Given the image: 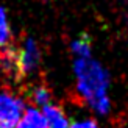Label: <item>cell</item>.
Returning a JSON list of instances; mask_svg holds the SVG:
<instances>
[{
  "instance_id": "cell-5",
  "label": "cell",
  "mask_w": 128,
  "mask_h": 128,
  "mask_svg": "<svg viewBox=\"0 0 128 128\" xmlns=\"http://www.w3.org/2000/svg\"><path fill=\"white\" fill-rule=\"evenodd\" d=\"M17 128H47V124H46L44 116L38 110L28 108L25 111V114L20 117V120H19Z\"/></svg>"
},
{
  "instance_id": "cell-8",
  "label": "cell",
  "mask_w": 128,
  "mask_h": 128,
  "mask_svg": "<svg viewBox=\"0 0 128 128\" xmlns=\"http://www.w3.org/2000/svg\"><path fill=\"white\" fill-rule=\"evenodd\" d=\"M10 27H8V20H6V14L5 10L0 6V47H5L10 44Z\"/></svg>"
},
{
  "instance_id": "cell-9",
  "label": "cell",
  "mask_w": 128,
  "mask_h": 128,
  "mask_svg": "<svg viewBox=\"0 0 128 128\" xmlns=\"http://www.w3.org/2000/svg\"><path fill=\"white\" fill-rule=\"evenodd\" d=\"M70 128H97V124L94 120H84V122H76Z\"/></svg>"
},
{
  "instance_id": "cell-2",
  "label": "cell",
  "mask_w": 128,
  "mask_h": 128,
  "mask_svg": "<svg viewBox=\"0 0 128 128\" xmlns=\"http://www.w3.org/2000/svg\"><path fill=\"white\" fill-rule=\"evenodd\" d=\"M24 105L10 92H0V128H16L22 117Z\"/></svg>"
},
{
  "instance_id": "cell-4",
  "label": "cell",
  "mask_w": 128,
  "mask_h": 128,
  "mask_svg": "<svg viewBox=\"0 0 128 128\" xmlns=\"http://www.w3.org/2000/svg\"><path fill=\"white\" fill-rule=\"evenodd\" d=\"M44 119H46L47 128H69V122L64 111L56 105H46L42 112Z\"/></svg>"
},
{
  "instance_id": "cell-6",
  "label": "cell",
  "mask_w": 128,
  "mask_h": 128,
  "mask_svg": "<svg viewBox=\"0 0 128 128\" xmlns=\"http://www.w3.org/2000/svg\"><path fill=\"white\" fill-rule=\"evenodd\" d=\"M72 50L80 56V58H89L91 55V39L86 34H81L78 39L72 42Z\"/></svg>"
},
{
  "instance_id": "cell-3",
  "label": "cell",
  "mask_w": 128,
  "mask_h": 128,
  "mask_svg": "<svg viewBox=\"0 0 128 128\" xmlns=\"http://www.w3.org/2000/svg\"><path fill=\"white\" fill-rule=\"evenodd\" d=\"M39 62V50L34 41L27 39L22 48H19V66H20L22 76L25 74L34 70Z\"/></svg>"
},
{
  "instance_id": "cell-7",
  "label": "cell",
  "mask_w": 128,
  "mask_h": 128,
  "mask_svg": "<svg viewBox=\"0 0 128 128\" xmlns=\"http://www.w3.org/2000/svg\"><path fill=\"white\" fill-rule=\"evenodd\" d=\"M30 97H31V102H33L34 105L46 106V105L50 103V91L47 88H44V86L34 88L33 91H31V94H30Z\"/></svg>"
},
{
  "instance_id": "cell-1",
  "label": "cell",
  "mask_w": 128,
  "mask_h": 128,
  "mask_svg": "<svg viewBox=\"0 0 128 128\" xmlns=\"http://www.w3.org/2000/svg\"><path fill=\"white\" fill-rule=\"evenodd\" d=\"M75 74L78 78V92L95 111L106 112L110 100L106 89L110 84L106 70L89 58H80L75 61Z\"/></svg>"
}]
</instances>
